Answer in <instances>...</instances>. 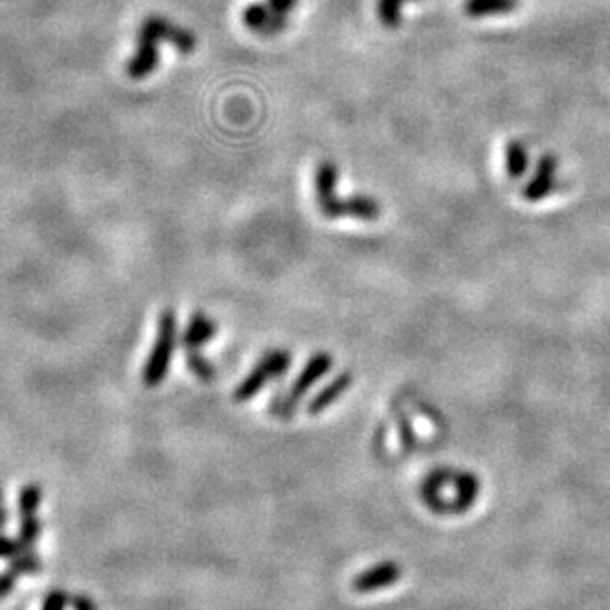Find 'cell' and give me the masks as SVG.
Instances as JSON below:
<instances>
[{
    "instance_id": "d6986e66",
    "label": "cell",
    "mask_w": 610,
    "mask_h": 610,
    "mask_svg": "<svg viewBox=\"0 0 610 610\" xmlns=\"http://www.w3.org/2000/svg\"><path fill=\"white\" fill-rule=\"evenodd\" d=\"M187 365L194 375L202 378V381H212L214 378V367L206 361L201 353H187Z\"/></svg>"
},
{
    "instance_id": "7c38bea8",
    "label": "cell",
    "mask_w": 610,
    "mask_h": 610,
    "mask_svg": "<svg viewBox=\"0 0 610 610\" xmlns=\"http://www.w3.org/2000/svg\"><path fill=\"white\" fill-rule=\"evenodd\" d=\"M520 8V0H464V13L470 18L508 15Z\"/></svg>"
},
{
    "instance_id": "2e32d148",
    "label": "cell",
    "mask_w": 610,
    "mask_h": 610,
    "mask_svg": "<svg viewBox=\"0 0 610 610\" xmlns=\"http://www.w3.org/2000/svg\"><path fill=\"white\" fill-rule=\"evenodd\" d=\"M42 488L38 483H26L25 488L18 491V513L22 515H34L38 513L40 505H42Z\"/></svg>"
},
{
    "instance_id": "7402d4cb",
    "label": "cell",
    "mask_w": 610,
    "mask_h": 610,
    "mask_svg": "<svg viewBox=\"0 0 610 610\" xmlns=\"http://www.w3.org/2000/svg\"><path fill=\"white\" fill-rule=\"evenodd\" d=\"M16 579H18L16 574L10 573L8 569L5 573H0V598H5V596H8L10 593L15 591Z\"/></svg>"
},
{
    "instance_id": "5b68a950",
    "label": "cell",
    "mask_w": 610,
    "mask_h": 610,
    "mask_svg": "<svg viewBox=\"0 0 610 610\" xmlns=\"http://www.w3.org/2000/svg\"><path fill=\"white\" fill-rule=\"evenodd\" d=\"M331 367H333V357L326 351L315 353L312 359L305 363L302 373L297 375L295 383L292 385L290 390H287V395L282 398V407H280L282 417L285 419L294 417L297 405L307 395V390L312 388L319 378H324L331 371Z\"/></svg>"
},
{
    "instance_id": "cb8c5ba5",
    "label": "cell",
    "mask_w": 610,
    "mask_h": 610,
    "mask_svg": "<svg viewBox=\"0 0 610 610\" xmlns=\"http://www.w3.org/2000/svg\"><path fill=\"white\" fill-rule=\"evenodd\" d=\"M70 608L72 610H98V605L94 603V598H89L88 594H72Z\"/></svg>"
},
{
    "instance_id": "d4e9b609",
    "label": "cell",
    "mask_w": 610,
    "mask_h": 610,
    "mask_svg": "<svg viewBox=\"0 0 610 610\" xmlns=\"http://www.w3.org/2000/svg\"><path fill=\"white\" fill-rule=\"evenodd\" d=\"M8 522V512L5 508V501H3V491H0V533H3V527Z\"/></svg>"
},
{
    "instance_id": "277c9868",
    "label": "cell",
    "mask_w": 610,
    "mask_h": 610,
    "mask_svg": "<svg viewBox=\"0 0 610 610\" xmlns=\"http://www.w3.org/2000/svg\"><path fill=\"white\" fill-rule=\"evenodd\" d=\"M292 365V355L285 349H270L262 359L256 363L254 369L242 381L234 390L236 402H246L254 398L260 390L268 385L270 378H280L287 373Z\"/></svg>"
},
{
    "instance_id": "603a6c76",
    "label": "cell",
    "mask_w": 610,
    "mask_h": 610,
    "mask_svg": "<svg viewBox=\"0 0 610 610\" xmlns=\"http://www.w3.org/2000/svg\"><path fill=\"white\" fill-rule=\"evenodd\" d=\"M266 3L274 10V13H278L282 16H287L290 13H294L295 6H297V0H266Z\"/></svg>"
},
{
    "instance_id": "8fae6325",
    "label": "cell",
    "mask_w": 610,
    "mask_h": 610,
    "mask_svg": "<svg viewBox=\"0 0 610 610\" xmlns=\"http://www.w3.org/2000/svg\"><path fill=\"white\" fill-rule=\"evenodd\" d=\"M351 385H353L351 373L337 375L327 387L321 388L319 393L312 398V402L307 405V412L314 414V417H317L319 412L327 410L333 405V402H337L345 393H347Z\"/></svg>"
},
{
    "instance_id": "6da1fadb",
    "label": "cell",
    "mask_w": 610,
    "mask_h": 610,
    "mask_svg": "<svg viewBox=\"0 0 610 610\" xmlns=\"http://www.w3.org/2000/svg\"><path fill=\"white\" fill-rule=\"evenodd\" d=\"M159 40L172 44L181 54H192L199 44L197 36L191 30L172 25V22L163 16H149L141 25L140 36H137V54L128 62V67H125L129 78L143 79L157 70Z\"/></svg>"
},
{
    "instance_id": "ac0fdd59",
    "label": "cell",
    "mask_w": 610,
    "mask_h": 610,
    "mask_svg": "<svg viewBox=\"0 0 610 610\" xmlns=\"http://www.w3.org/2000/svg\"><path fill=\"white\" fill-rule=\"evenodd\" d=\"M44 532V525L40 517L34 513V515H22L20 517V527H18V539L25 541L26 545L34 547L38 543V539Z\"/></svg>"
},
{
    "instance_id": "e0dca14e",
    "label": "cell",
    "mask_w": 610,
    "mask_h": 610,
    "mask_svg": "<svg viewBox=\"0 0 610 610\" xmlns=\"http://www.w3.org/2000/svg\"><path fill=\"white\" fill-rule=\"evenodd\" d=\"M408 0H377V15L381 25L387 28H397L402 22V5Z\"/></svg>"
},
{
    "instance_id": "9c48e42d",
    "label": "cell",
    "mask_w": 610,
    "mask_h": 610,
    "mask_svg": "<svg viewBox=\"0 0 610 610\" xmlns=\"http://www.w3.org/2000/svg\"><path fill=\"white\" fill-rule=\"evenodd\" d=\"M555 157L553 155H543L539 159V165L533 179L523 187L522 197L529 202H537L545 199L547 194L553 189V172H555Z\"/></svg>"
},
{
    "instance_id": "52a82bcc",
    "label": "cell",
    "mask_w": 610,
    "mask_h": 610,
    "mask_svg": "<svg viewBox=\"0 0 610 610\" xmlns=\"http://www.w3.org/2000/svg\"><path fill=\"white\" fill-rule=\"evenodd\" d=\"M400 577H402V569L398 563L383 561V563H378V565L363 571L361 574H357L351 584H353L355 593L367 594V593L381 591L385 589V586L398 583Z\"/></svg>"
},
{
    "instance_id": "3957f363",
    "label": "cell",
    "mask_w": 610,
    "mask_h": 610,
    "mask_svg": "<svg viewBox=\"0 0 610 610\" xmlns=\"http://www.w3.org/2000/svg\"><path fill=\"white\" fill-rule=\"evenodd\" d=\"M177 345V315L172 309H165L159 319L157 339L151 349V355L143 367V383L149 388H155L165 381L169 375V367L172 353Z\"/></svg>"
},
{
    "instance_id": "44dd1931",
    "label": "cell",
    "mask_w": 610,
    "mask_h": 610,
    "mask_svg": "<svg viewBox=\"0 0 610 610\" xmlns=\"http://www.w3.org/2000/svg\"><path fill=\"white\" fill-rule=\"evenodd\" d=\"M67 605H70V596H67L62 589H54L44 598L42 610H66Z\"/></svg>"
},
{
    "instance_id": "4fadbf2b",
    "label": "cell",
    "mask_w": 610,
    "mask_h": 610,
    "mask_svg": "<svg viewBox=\"0 0 610 610\" xmlns=\"http://www.w3.org/2000/svg\"><path fill=\"white\" fill-rule=\"evenodd\" d=\"M339 179V169L333 160H324L315 171V199L324 202L336 194Z\"/></svg>"
},
{
    "instance_id": "30bf717a",
    "label": "cell",
    "mask_w": 610,
    "mask_h": 610,
    "mask_svg": "<svg viewBox=\"0 0 610 610\" xmlns=\"http://www.w3.org/2000/svg\"><path fill=\"white\" fill-rule=\"evenodd\" d=\"M214 336H216L214 321L209 315L197 312V314H192L185 333H182L181 343L187 353H199L202 345L209 343Z\"/></svg>"
},
{
    "instance_id": "9a60e30c",
    "label": "cell",
    "mask_w": 610,
    "mask_h": 610,
    "mask_svg": "<svg viewBox=\"0 0 610 610\" xmlns=\"http://www.w3.org/2000/svg\"><path fill=\"white\" fill-rule=\"evenodd\" d=\"M42 559L34 549L22 551L20 555L13 557L8 561V571L15 573L16 577H22V574H38L42 571Z\"/></svg>"
},
{
    "instance_id": "ffe728a7",
    "label": "cell",
    "mask_w": 610,
    "mask_h": 610,
    "mask_svg": "<svg viewBox=\"0 0 610 610\" xmlns=\"http://www.w3.org/2000/svg\"><path fill=\"white\" fill-rule=\"evenodd\" d=\"M26 549H34L30 545H26L25 541L22 539H13V537H6L0 533V559H5V561H10L13 557L20 555L22 551H26Z\"/></svg>"
},
{
    "instance_id": "5bb4252c",
    "label": "cell",
    "mask_w": 610,
    "mask_h": 610,
    "mask_svg": "<svg viewBox=\"0 0 610 610\" xmlns=\"http://www.w3.org/2000/svg\"><path fill=\"white\" fill-rule=\"evenodd\" d=\"M529 167V153L527 147L522 141H510L505 147V171L512 181L522 179Z\"/></svg>"
},
{
    "instance_id": "7a4b0ae2",
    "label": "cell",
    "mask_w": 610,
    "mask_h": 610,
    "mask_svg": "<svg viewBox=\"0 0 610 610\" xmlns=\"http://www.w3.org/2000/svg\"><path fill=\"white\" fill-rule=\"evenodd\" d=\"M476 474L452 468L434 470L422 483V500L436 513H464L480 496Z\"/></svg>"
},
{
    "instance_id": "ba28073f",
    "label": "cell",
    "mask_w": 610,
    "mask_h": 610,
    "mask_svg": "<svg viewBox=\"0 0 610 610\" xmlns=\"http://www.w3.org/2000/svg\"><path fill=\"white\" fill-rule=\"evenodd\" d=\"M242 20L252 30L260 34V36H275L287 26V16H282L268 6V3H254L248 5L242 13Z\"/></svg>"
},
{
    "instance_id": "8992f818",
    "label": "cell",
    "mask_w": 610,
    "mask_h": 610,
    "mask_svg": "<svg viewBox=\"0 0 610 610\" xmlns=\"http://www.w3.org/2000/svg\"><path fill=\"white\" fill-rule=\"evenodd\" d=\"M319 211L327 218H359V221H377L381 216V204H378L373 197H365V194H357V197L349 199H339L337 194H333L331 199L317 202Z\"/></svg>"
}]
</instances>
